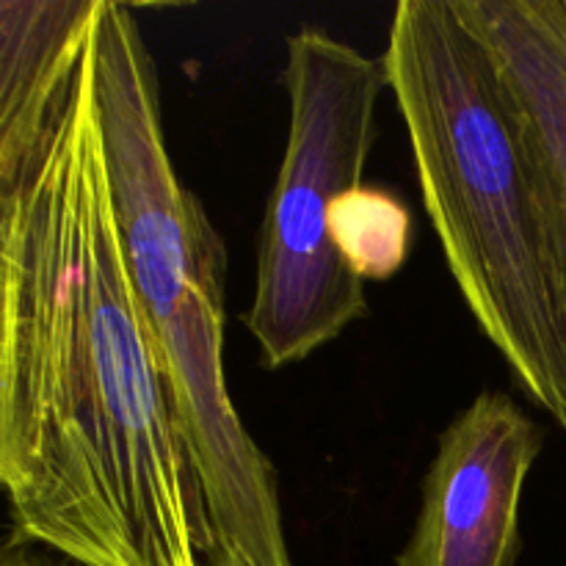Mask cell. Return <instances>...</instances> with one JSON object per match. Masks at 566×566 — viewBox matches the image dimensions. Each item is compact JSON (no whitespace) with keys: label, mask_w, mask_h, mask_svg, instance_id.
<instances>
[{"label":"cell","mask_w":566,"mask_h":566,"mask_svg":"<svg viewBox=\"0 0 566 566\" xmlns=\"http://www.w3.org/2000/svg\"><path fill=\"white\" fill-rule=\"evenodd\" d=\"M94 36L0 182L9 536L77 566H205L213 528L122 241Z\"/></svg>","instance_id":"obj_1"},{"label":"cell","mask_w":566,"mask_h":566,"mask_svg":"<svg viewBox=\"0 0 566 566\" xmlns=\"http://www.w3.org/2000/svg\"><path fill=\"white\" fill-rule=\"evenodd\" d=\"M381 61L459 293L566 431V265L501 59L459 0H401Z\"/></svg>","instance_id":"obj_2"},{"label":"cell","mask_w":566,"mask_h":566,"mask_svg":"<svg viewBox=\"0 0 566 566\" xmlns=\"http://www.w3.org/2000/svg\"><path fill=\"white\" fill-rule=\"evenodd\" d=\"M94 66L122 241L213 545L252 566H293L276 473L227 387L224 241L171 164L158 70L127 3L103 0Z\"/></svg>","instance_id":"obj_3"},{"label":"cell","mask_w":566,"mask_h":566,"mask_svg":"<svg viewBox=\"0 0 566 566\" xmlns=\"http://www.w3.org/2000/svg\"><path fill=\"white\" fill-rule=\"evenodd\" d=\"M282 81L287 142L243 315L269 370L313 357L368 313L365 282L346 269L332 241V213L343 193L365 182L376 105L390 88L385 61L321 28L287 39Z\"/></svg>","instance_id":"obj_4"},{"label":"cell","mask_w":566,"mask_h":566,"mask_svg":"<svg viewBox=\"0 0 566 566\" xmlns=\"http://www.w3.org/2000/svg\"><path fill=\"white\" fill-rule=\"evenodd\" d=\"M542 446V429L512 398L475 396L442 431L396 566H512L520 503Z\"/></svg>","instance_id":"obj_5"},{"label":"cell","mask_w":566,"mask_h":566,"mask_svg":"<svg viewBox=\"0 0 566 566\" xmlns=\"http://www.w3.org/2000/svg\"><path fill=\"white\" fill-rule=\"evenodd\" d=\"M523 111L566 265V0H459Z\"/></svg>","instance_id":"obj_6"},{"label":"cell","mask_w":566,"mask_h":566,"mask_svg":"<svg viewBox=\"0 0 566 566\" xmlns=\"http://www.w3.org/2000/svg\"><path fill=\"white\" fill-rule=\"evenodd\" d=\"M99 9L103 0L0 3V182L17 175L42 138Z\"/></svg>","instance_id":"obj_7"},{"label":"cell","mask_w":566,"mask_h":566,"mask_svg":"<svg viewBox=\"0 0 566 566\" xmlns=\"http://www.w3.org/2000/svg\"><path fill=\"white\" fill-rule=\"evenodd\" d=\"M412 213L401 197L379 186L343 193L332 213V241L346 269L363 282L396 276L412 252Z\"/></svg>","instance_id":"obj_8"},{"label":"cell","mask_w":566,"mask_h":566,"mask_svg":"<svg viewBox=\"0 0 566 566\" xmlns=\"http://www.w3.org/2000/svg\"><path fill=\"white\" fill-rule=\"evenodd\" d=\"M0 566H77L66 558L55 556V553L44 551V547L25 545V542L11 539L3 545V553H0Z\"/></svg>","instance_id":"obj_9"},{"label":"cell","mask_w":566,"mask_h":566,"mask_svg":"<svg viewBox=\"0 0 566 566\" xmlns=\"http://www.w3.org/2000/svg\"><path fill=\"white\" fill-rule=\"evenodd\" d=\"M205 566H252V564H249L247 558L238 556V553H232L230 547L213 545L208 556H205Z\"/></svg>","instance_id":"obj_10"}]
</instances>
